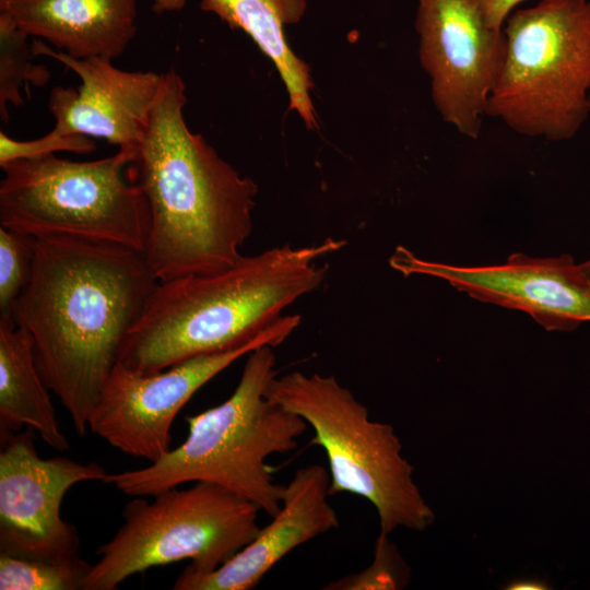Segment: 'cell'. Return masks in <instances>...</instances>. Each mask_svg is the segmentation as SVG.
I'll return each mask as SVG.
<instances>
[{
  "label": "cell",
  "mask_w": 590,
  "mask_h": 590,
  "mask_svg": "<svg viewBox=\"0 0 590 590\" xmlns=\"http://www.w3.org/2000/svg\"><path fill=\"white\" fill-rule=\"evenodd\" d=\"M158 282L137 250L67 236L36 238L31 281L8 316L27 331L44 382L81 436Z\"/></svg>",
  "instance_id": "cell-1"
},
{
  "label": "cell",
  "mask_w": 590,
  "mask_h": 590,
  "mask_svg": "<svg viewBox=\"0 0 590 590\" xmlns=\"http://www.w3.org/2000/svg\"><path fill=\"white\" fill-rule=\"evenodd\" d=\"M186 104L185 82L170 69L126 168L148 204L143 256L160 282L234 267L253 226L258 186L188 128Z\"/></svg>",
  "instance_id": "cell-2"
},
{
  "label": "cell",
  "mask_w": 590,
  "mask_h": 590,
  "mask_svg": "<svg viewBox=\"0 0 590 590\" xmlns=\"http://www.w3.org/2000/svg\"><path fill=\"white\" fill-rule=\"evenodd\" d=\"M345 244L331 237L303 247L286 244L243 256L215 274L158 282L128 332L118 363L149 375L262 338L285 341L300 316L282 311L320 286L327 267L317 260Z\"/></svg>",
  "instance_id": "cell-3"
},
{
  "label": "cell",
  "mask_w": 590,
  "mask_h": 590,
  "mask_svg": "<svg viewBox=\"0 0 590 590\" xmlns=\"http://www.w3.org/2000/svg\"><path fill=\"white\" fill-rule=\"evenodd\" d=\"M273 346L247 354L234 392L221 404L187 416L188 435L178 447L144 468L108 473L105 483L129 496H153L188 482H209L274 516L284 486L268 458L294 450L308 424L267 396L278 376Z\"/></svg>",
  "instance_id": "cell-4"
},
{
  "label": "cell",
  "mask_w": 590,
  "mask_h": 590,
  "mask_svg": "<svg viewBox=\"0 0 590 590\" xmlns=\"http://www.w3.org/2000/svg\"><path fill=\"white\" fill-rule=\"evenodd\" d=\"M486 116L548 141L571 139L590 115V2L541 0L511 12Z\"/></svg>",
  "instance_id": "cell-5"
},
{
  "label": "cell",
  "mask_w": 590,
  "mask_h": 590,
  "mask_svg": "<svg viewBox=\"0 0 590 590\" xmlns=\"http://www.w3.org/2000/svg\"><path fill=\"white\" fill-rule=\"evenodd\" d=\"M267 396L314 430L329 464V495L349 493L377 510L380 532L399 527L423 531L435 519L413 481L391 425L369 420L367 408L330 375L292 371L276 376Z\"/></svg>",
  "instance_id": "cell-6"
},
{
  "label": "cell",
  "mask_w": 590,
  "mask_h": 590,
  "mask_svg": "<svg viewBox=\"0 0 590 590\" xmlns=\"http://www.w3.org/2000/svg\"><path fill=\"white\" fill-rule=\"evenodd\" d=\"M135 148L72 161L56 154L2 165L0 226L35 238L67 236L143 253L149 210L126 175Z\"/></svg>",
  "instance_id": "cell-7"
},
{
  "label": "cell",
  "mask_w": 590,
  "mask_h": 590,
  "mask_svg": "<svg viewBox=\"0 0 590 590\" xmlns=\"http://www.w3.org/2000/svg\"><path fill=\"white\" fill-rule=\"evenodd\" d=\"M134 496L122 524L101 545L84 590H114L150 568L189 559L187 569L210 573L250 543L260 530V508L209 482H194L153 495Z\"/></svg>",
  "instance_id": "cell-8"
},
{
  "label": "cell",
  "mask_w": 590,
  "mask_h": 590,
  "mask_svg": "<svg viewBox=\"0 0 590 590\" xmlns=\"http://www.w3.org/2000/svg\"><path fill=\"white\" fill-rule=\"evenodd\" d=\"M415 31L436 110L460 134L479 138L504 57L503 30L471 0H418Z\"/></svg>",
  "instance_id": "cell-9"
},
{
  "label": "cell",
  "mask_w": 590,
  "mask_h": 590,
  "mask_svg": "<svg viewBox=\"0 0 590 590\" xmlns=\"http://www.w3.org/2000/svg\"><path fill=\"white\" fill-rule=\"evenodd\" d=\"M35 432L0 434V553L63 560L79 556L75 527L61 518L69 488L87 481H106L97 462L67 457L43 459Z\"/></svg>",
  "instance_id": "cell-10"
},
{
  "label": "cell",
  "mask_w": 590,
  "mask_h": 590,
  "mask_svg": "<svg viewBox=\"0 0 590 590\" xmlns=\"http://www.w3.org/2000/svg\"><path fill=\"white\" fill-rule=\"evenodd\" d=\"M282 342L275 337L262 338L149 375L117 363L91 414L88 429L128 456L156 462L172 449L175 417L202 386L255 349Z\"/></svg>",
  "instance_id": "cell-11"
},
{
  "label": "cell",
  "mask_w": 590,
  "mask_h": 590,
  "mask_svg": "<svg viewBox=\"0 0 590 590\" xmlns=\"http://www.w3.org/2000/svg\"><path fill=\"white\" fill-rule=\"evenodd\" d=\"M389 264L404 276L423 274L485 303L521 310L548 331H574L590 321V278L568 253L510 255L504 263L460 267L424 260L398 246Z\"/></svg>",
  "instance_id": "cell-12"
},
{
  "label": "cell",
  "mask_w": 590,
  "mask_h": 590,
  "mask_svg": "<svg viewBox=\"0 0 590 590\" xmlns=\"http://www.w3.org/2000/svg\"><path fill=\"white\" fill-rule=\"evenodd\" d=\"M35 57L52 58L78 74L80 86H55L48 109L55 131L97 138L119 148H135L141 141L161 91L164 73L126 71L104 57L74 58L34 38Z\"/></svg>",
  "instance_id": "cell-13"
},
{
  "label": "cell",
  "mask_w": 590,
  "mask_h": 590,
  "mask_svg": "<svg viewBox=\"0 0 590 590\" xmlns=\"http://www.w3.org/2000/svg\"><path fill=\"white\" fill-rule=\"evenodd\" d=\"M329 472L320 464L299 468L284 485L282 504L271 521L231 559L210 573L184 569L174 590H251L297 546L339 527L328 502Z\"/></svg>",
  "instance_id": "cell-14"
},
{
  "label": "cell",
  "mask_w": 590,
  "mask_h": 590,
  "mask_svg": "<svg viewBox=\"0 0 590 590\" xmlns=\"http://www.w3.org/2000/svg\"><path fill=\"white\" fill-rule=\"evenodd\" d=\"M0 11L30 37L80 59L114 60L137 33V0H2Z\"/></svg>",
  "instance_id": "cell-15"
},
{
  "label": "cell",
  "mask_w": 590,
  "mask_h": 590,
  "mask_svg": "<svg viewBox=\"0 0 590 590\" xmlns=\"http://www.w3.org/2000/svg\"><path fill=\"white\" fill-rule=\"evenodd\" d=\"M200 9L216 15L232 30L247 34L278 70L288 95L290 109L308 129L317 128L311 98L314 81L307 62L291 48L285 30L298 23L306 0H201Z\"/></svg>",
  "instance_id": "cell-16"
},
{
  "label": "cell",
  "mask_w": 590,
  "mask_h": 590,
  "mask_svg": "<svg viewBox=\"0 0 590 590\" xmlns=\"http://www.w3.org/2000/svg\"><path fill=\"white\" fill-rule=\"evenodd\" d=\"M49 391L38 370L27 331L10 316H0V434L26 426L51 448L69 450Z\"/></svg>",
  "instance_id": "cell-17"
},
{
  "label": "cell",
  "mask_w": 590,
  "mask_h": 590,
  "mask_svg": "<svg viewBox=\"0 0 590 590\" xmlns=\"http://www.w3.org/2000/svg\"><path fill=\"white\" fill-rule=\"evenodd\" d=\"M28 37L9 14L0 11V116L5 122L10 117L8 105L24 104L23 86H43L50 78L46 67L33 62Z\"/></svg>",
  "instance_id": "cell-18"
},
{
  "label": "cell",
  "mask_w": 590,
  "mask_h": 590,
  "mask_svg": "<svg viewBox=\"0 0 590 590\" xmlns=\"http://www.w3.org/2000/svg\"><path fill=\"white\" fill-rule=\"evenodd\" d=\"M91 567L80 556L50 560L0 553V589L84 590Z\"/></svg>",
  "instance_id": "cell-19"
},
{
  "label": "cell",
  "mask_w": 590,
  "mask_h": 590,
  "mask_svg": "<svg viewBox=\"0 0 590 590\" xmlns=\"http://www.w3.org/2000/svg\"><path fill=\"white\" fill-rule=\"evenodd\" d=\"M410 581V568L389 534L379 533L374 546V559L358 573L335 579L326 590H399Z\"/></svg>",
  "instance_id": "cell-20"
},
{
  "label": "cell",
  "mask_w": 590,
  "mask_h": 590,
  "mask_svg": "<svg viewBox=\"0 0 590 590\" xmlns=\"http://www.w3.org/2000/svg\"><path fill=\"white\" fill-rule=\"evenodd\" d=\"M36 238L0 226V316H8L33 273Z\"/></svg>",
  "instance_id": "cell-21"
},
{
  "label": "cell",
  "mask_w": 590,
  "mask_h": 590,
  "mask_svg": "<svg viewBox=\"0 0 590 590\" xmlns=\"http://www.w3.org/2000/svg\"><path fill=\"white\" fill-rule=\"evenodd\" d=\"M96 149L93 139L79 134H62L51 129L47 134L20 141L0 131V166L8 163L44 157L61 151L88 154Z\"/></svg>",
  "instance_id": "cell-22"
},
{
  "label": "cell",
  "mask_w": 590,
  "mask_h": 590,
  "mask_svg": "<svg viewBox=\"0 0 590 590\" xmlns=\"http://www.w3.org/2000/svg\"><path fill=\"white\" fill-rule=\"evenodd\" d=\"M479 9L486 23L494 30L502 31L507 17L515 8L527 0H471Z\"/></svg>",
  "instance_id": "cell-23"
},
{
  "label": "cell",
  "mask_w": 590,
  "mask_h": 590,
  "mask_svg": "<svg viewBox=\"0 0 590 590\" xmlns=\"http://www.w3.org/2000/svg\"><path fill=\"white\" fill-rule=\"evenodd\" d=\"M507 590H548L551 587L544 581L534 578L518 579L509 582Z\"/></svg>",
  "instance_id": "cell-24"
},
{
  "label": "cell",
  "mask_w": 590,
  "mask_h": 590,
  "mask_svg": "<svg viewBox=\"0 0 590 590\" xmlns=\"http://www.w3.org/2000/svg\"><path fill=\"white\" fill-rule=\"evenodd\" d=\"M155 13L176 12L184 9L187 0H149Z\"/></svg>",
  "instance_id": "cell-25"
},
{
  "label": "cell",
  "mask_w": 590,
  "mask_h": 590,
  "mask_svg": "<svg viewBox=\"0 0 590 590\" xmlns=\"http://www.w3.org/2000/svg\"><path fill=\"white\" fill-rule=\"evenodd\" d=\"M580 266L583 269V271L587 273V275L590 278V259L581 262Z\"/></svg>",
  "instance_id": "cell-26"
},
{
  "label": "cell",
  "mask_w": 590,
  "mask_h": 590,
  "mask_svg": "<svg viewBox=\"0 0 590 590\" xmlns=\"http://www.w3.org/2000/svg\"><path fill=\"white\" fill-rule=\"evenodd\" d=\"M0 1H2V0H0Z\"/></svg>",
  "instance_id": "cell-27"
}]
</instances>
